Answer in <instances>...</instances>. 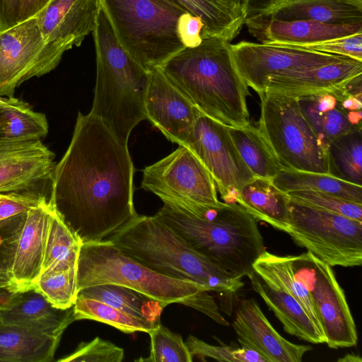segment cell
<instances>
[{"mask_svg":"<svg viewBox=\"0 0 362 362\" xmlns=\"http://www.w3.org/2000/svg\"><path fill=\"white\" fill-rule=\"evenodd\" d=\"M339 362H361V358L355 354H348L337 360Z\"/></svg>","mask_w":362,"mask_h":362,"instance_id":"f907efd6","label":"cell"},{"mask_svg":"<svg viewBox=\"0 0 362 362\" xmlns=\"http://www.w3.org/2000/svg\"><path fill=\"white\" fill-rule=\"evenodd\" d=\"M74 317L75 320H92L103 322L126 334L148 333L160 323L136 317L99 300L81 296H78L74 305Z\"/></svg>","mask_w":362,"mask_h":362,"instance_id":"836d02e7","label":"cell"},{"mask_svg":"<svg viewBox=\"0 0 362 362\" xmlns=\"http://www.w3.org/2000/svg\"><path fill=\"white\" fill-rule=\"evenodd\" d=\"M286 194L293 200L362 221V204L311 190H295Z\"/></svg>","mask_w":362,"mask_h":362,"instance_id":"ab89813d","label":"cell"},{"mask_svg":"<svg viewBox=\"0 0 362 362\" xmlns=\"http://www.w3.org/2000/svg\"><path fill=\"white\" fill-rule=\"evenodd\" d=\"M209 292L206 290H202L186 298L180 304L204 313L221 325L228 326L229 322L223 317L214 297L209 294Z\"/></svg>","mask_w":362,"mask_h":362,"instance_id":"f6af8a7d","label":"cell"},{"mask_svg":"<svg viewBox=\"0 0 362 362\" xmlns=\"http://www.w3.org/2000/svg\"><path fill=\"white\" fill-rule=\"evenodd\" d=\"M51 0H19L18 24L37 16Z\"/></svg>","mask_w":362,"mask_h":362,"instance_id":"c3c4849f","label":"cell"},{"mask_svg":"<svg viewBox=\"0 0 362 362\" xmlns=\"http://www.w3.org/2000/svg\"><path fill=\"white\" fill-rule=\"evenodd\" d=\"M127 53L146 71L160 67L185 46L177 33L187 12L170 0H99Z\"/></svg>","mask_w":362,"mask_h":362,"instance_id":"8992f818","label":"cell"},{"mask_svg":"<svg viewBox=\"0 0 362 362\" xmlns=\"http://www.w3.org/2000/svg\"><path fill=\"white\" fill-rule=\"evenodd\" d=\"M247 277L252 289L274 313L286 332L312 344L325 343V334L292 296L265 283L254 271Z\"/></svg>","mask_w":362,"mask_h":362,"instance_id":"d4e9b609","label":"cell"},{"mask_svg":"<svg viewBox=\"0 0 362 362\" xmlns=\"http://www.w3.org/2000/svg\"><path fill=\"white\" fill-rule=\"evenodd\" d=\"M232 325L240 346L255 351L266 362H301L312 350L310 346L296 344L283 337L253 298L240 301Z\"/></svg>","mask_w":362,"mask_h":362,"instance_id":"ac0fdd59","label":"cell"},{"mask_svg":"<svg viewBox=\"0 0 362 362\" xmlns=\"http://www.w3.org/2000/svg\"><path fill=\"white\" fill-rule=\"evenodd\" d=\"M45 114L13 97L0 98V139L41 140L48 133Z\"/></svg>","mask_w":362,"mask_h":362,"instance_id":"f546056e","label":"cell"},{"mask_svg":"<svg viewBox=\"0 0 362 362\" xmlns=\"http://www.w3.org/2000/svg\"><path fill=\"white\" fill-rule=\"evenodd\" d=\"M328 174L362 186V129L342 134L327 146Z\"/></svg>","mask_w":362,"mask_h":362,"instance_id":"d6a6232c","label":"cell"},{"mask_svg":"<svg viewBox=\"0 0 362 362\" xmlns=\"http://www.w3.org/2000/svg\"><path fill=\"white\" fill-rule=\"evenodd\" d=\"M235 203L256 220L267 223L284 233L290 226L289 197L272 179L254 177L238 192Z\"/></svg>","mask_w":362,"mask_h":362,"instance_id":"484cf974","label":"cell"},{"mask_svg":"<svg viewBox=\"0 0 362 362\" xmlns=\"http://www.w3.org/2000/svg\"><path fill=\"white\" fill-rule=\"evenodd\" d=\"M272 180L274 185L285 193L295 190H311L331 194L362 204V186L341 180L329 174L284 170Z\"/></svg>","mask_w":362,"mask_h":362,"instance_id":"1f68e13d","label":"cell"},{"mask_svg":"<svg viewBox=\"0 0 362 362\" xmlns=\"http://www.w3.org/2000/svg\"><path fill=\"white\" fill-rule=\"evenodd\" d=\"M96 82L90 114L99 117L124 145L146 119L147 71L123 48L102 7L93 30Z\"/></svg>","mask_w":362,"mask_h":362,"instance_id":"277c9868","label":"cell"},{"mask_svg":"<svg viewBox=\"0 0 362 362\" xmlns=\"http://www.w3.org/2000/svg\"><path fill=\"white\" fill-rule=\"evenodd\" d=\"M286 233L299 246L331 267L362 264V221L289 197Z\"/></svg>","mask_w":362,"mask_h":362,"instance_id":"9c48e42d","label":"cell"},{"mask_svg":"<svg viewBox=\"0 0 362 362\" xmlns=\"http://www.w3.org/2000/svg\"><path fill=\"white\" fill-rule=\"evenodd\" d=\"M53 209V208H52ZM83 243L53 209L42 272L56 264L77 266Z\"/></svg>","mask_w":362,"mask_h":362,"instance_id":"d590c367","label":"cell"},{"mask_svg":"<svg viewBox=\"0 0 362 362\" xmlns=\"http://www.w3.org/2000/svg\"><path fill=\"white\" fill-rule=\"evenodd\" d=\"M98 0H51L36 16L45 40L66 52L93 32Z\"/></svg>","mask_w":362,"mask_h":362,"instance_id":"44dd1931","label":"cell"},{"mask_svg":"<svg viewBox=\"0 0 362 362\" xmlns=\"http://www.w3.org/2000/svg\"><path fill=\"white\" fill-rule=\"evenodd\" d=\"M230 51L238 74L247 87L257 94L264 90L267 80L274 76L351 59L279 45L247 41L230 44Z\"/></svg>","mask_w":362,"mask_h":362,"instance_id":"5bb4252c","label":"cell"},{"mask_svg":"<svg viewBox=\"0 0 362 362\" xmlns=\"http://www.w3.org/2000/svg\"><path fill=\"white\" fill-rule=\"evenodd\" d=\"M45 199L43 194L35 192L6 193L0 199V221L25 214Z\"/></svg>","mask_w":362,"mask_h":362,"instance_id":"7bdbcfd3","label":"cell"},{"mask_svg":"<svg viewBox=\"0 0 362 362\" xmlns=\"http://www.w3.org/2000/svg\"><path fill=\"white\" fill-rule=\"evenodd\" d=\"M204 23L202 19L188 12L183 13L177 23L178 36L185 47H195L202 42V30Z\"/></svg>","mask_w":362,"mask_h":362,"instance_id":"ee69618b","label":"cell"},{"mask_svg":"<svg viewBox=\"0 0 362 362\" xmlns=\"http://www.w3.org/2000/svg\"><path fill=\"white\" fill-rule=\"evenodd\" d=\"M287 256L295 276L310 293L327 346L332 349L356 346V327L332 267L308 251Z\"/></svg>","mask_w":362,"mask_h":362,"instance_id":"30bf717a","label":"cell"},{"mask_svg":"<svg viewBox=\"0 0 362 362\" xmlns=\"http://www.w3.org/2000/svg\"><path fill=\"white\" fill-rule=\"evenodd\" d=\"M19 0H0V30L18 24Z\"/></svg>","mask_w":362,"mask_h":362,"instance_id":"7dc6e473","label":"cell"},{"mask_svg":"<svg viewBox=\"0 0 362 362\" xmlns=\"http://www.w3.org/2000/svg\"><path fill=\"white\" fill-rule=\"evenodd\" d=\"M124 349L112 342L96 337L90 341L81 342L71 354L59 362H121Z\"/></svg>","mask_w":362,"mask_h":362,"instance_id":"60d3db41","label":"cell"},{"mask_svg":"<svg viewBox=\"0 0 362 362\" xmlns=\"http://www.w3.org/2000/svg\"><path fill=\"white\" fill-rule=\"evenodd\" d=\"M12 259L13 255L8 247L6 240L0 232V287L11 291L10 268Z\"/></svg>","mask_w":362,"mask_h":362,"instance_id":"bcb514c9","label":"cell"},{"mask_svg":"<svg viewBox=\"0 0 362 362\" xmlns=\"http://www.w3.org/2000/svg\"><path fill=\"white\" fill-rule=\"evenodd\" d=\"M204 23L202 39L215 37L231 42L244 25L243 7L228 0H173Z\"/></svg>","mask_w":362,"mask_h":362,"instance_id":"83f0119b","label":"cell"},{"mask_svg":"<svg viewBox=\"0 0 362 362\" xmlns=\"http://www.w3.org/2000/svg\"><path fill=\"white\" fill-rule=\"evenodd\" d=\"M230 1V2H232L233 4L238 6H243V4L244 2V0H228Z\"/></svg>","mask_w":362,"mask_h":362,"instance_id":"816d5d0a","label":"cell"},{"mask_svg":"<svg viewBox=\"0 0 362 362\" xmlns=\"http://www.w3.org/2000/svg\"><path fill=\"white\" fill-rule=\"evenodd\" d=\"M52 211L45 199L25 214L10 268L14 293L34 288L42 272Z\"/></svg>","mask_w":362,"mask_h":362,"instance_id":"d6986e66","label":"cell"},{"mask_svg":"<svg viewBox=\"0 0 362 362\" xmlns=\"http://www.w3.org/2000/svg\"><path fill=\"white\" fill-rule=\"evenodd\" d=\"M134 173L127 145L99 117L78 112L49 203L83 243L105 240L138 215Z\"/></svg>","mask_w":362,"mask_h":362,"instance_id":"6da1fadb","label":"cell"},{"mask_svg":"<svg viewBox=\"0 0 362 362\" xmlns=\"http://www.w3.org/2000/svg\"><path fill=\"white\" fill-rule=\"evenodd\" d=\"M145 110L146 119L179 146H186L201 113L160 67L147 71Z\"/></svg>","mask_w":362,"mask_h":362,"instance_id":"2e32d148","label":"cell"},{"mask_svg":"<svg viewBox=\"0 0 362 362\" xmlns=\"http://www.w3.org/2000/svg\"><path fill=\"white\" fill-rule=\"evenodd\" d=\"M288 47L336 54L362 62V33Z\"/></svg>","mask_w":362,"mask_h":362,"instance_id":"b9f144b4","label":"cell"},{"mask_svg":"<svg viewBox=\"0 0 362 362\" xmlns=\"http://www.w3.org/2000/svg\"><path fill=\"white\" fill-rule=\"evenodd\" d=\"M169 81L203 114L228 127L250 124L248 87L238 74L230 43L208 37L185 47L160 67Z\"/></svg>","mask_w":362,"mask_h":362,"instance_id":"3957f363","label":"cell"},{"mask_svg":"<svg viewBox=\"0 0 362 362\" xmlns=\"http://www.w3.org/2000/svg\"><path fill=\"white\" fill-rule=\"evenodd\" d=\"M141 187L163 202L183 206L220 202L212 176L197 156L182 145L144 169Z\"/></svg>","mask_w":362,"mask_h":362,"instance_id":"7c38bea8","label":"cell"},{"mask_svg":"<svg viewBox=\"0 0 362 362\" xmlns=\"http://www.w3.org/2000/svg\"><path fill=\"white\" fill-rule=\"evenodd\" d=\"M66 51L47 42L37 17L0 32V98L13 97L25 81L54 70Z\"/></svg>","mask_w":362,"mask_h":362,"instance_id":"8fae6325","label":"cell"},{"mask_svg":"<svg viewBox=\"0 0 362 362\" xmlns=\"http://www.w3.org/2000/svg\"><path fill=\"white\" fill-rule=\"evenodd\" d=\"M14 293L9 288L0 287V308L8 303Z\"/></svg>","mask_w":362,"mask_h":362,"instance_id":"681fc988","label":"cell"},{"mask_svg":"<svg viewBox=\"0 0 362 362\" xmlns=\"http://www.w3.org/2000/svg\"><path fill=\"white\" fill-rule=\"evenodd\" d=\"M54 160L41 140L0 139V193L40 192V185L51 182Z\"/></svg>","mask_w":362,"mask_h":362,"instance_id":"e0dca14e","label":"cell"},{"mask_svg":"<svg viewBox=\"0 0 362 362\" xmlns=\"http://www.w3.org/2000/svg\"><path fill=\"white\" fill-rule=\"evenodd\" d=\"M242 7L245 20L265 18L336 24L362 23V8L350 0H244Z\"/></svg>","mask_w":362,"mask_h":362,"instance_id":"ffe728a7","label":"cell"},{"mask_svg":"<svg viewBox=\"0 0 362 362\" xmlns=\"http://www.w3.org/2000/svg\"><path fill=\"white\" fill-rule=\"evenodd\" d=\"M107 240L149 269L175 279L192 281L209 291L224 294L244 283L194 250L155 215H137Z\"/></svg>","mask_w":362,"mask_h":362,"instance_id":"5b68a950","label":"cell"},{"mask_svg":"<svg viewBox=\"0 0 362 362\" xmlns=\"http://www.w3.org/2000/svg\"><path fill=\"white\" fill-rule=\"evenodd\" d=\"M147 334L151 339V351L146 358L136 361L192 362L193 356L179 334L160 323Z\"/></svg>","mask_w":362,"mask_h":362,"instance_id":"74e56055","label":"cell"},{"mask_svg":"<svg viewBox=\"0 0 362 362\" xmlns=\"http://www.w3.org/2000/svg\"><path fill=\"white\" fill-rule=\"evenodd\" d=\"M61 337L0 322V362H49Z\"/></svg>","mask_w":362,"mask_h":362,"instance_id":"4316f807","label":"cell"},{"mask_svg":"<svg viewBox=\"0 0 362 362\" xmlns=\"http://www.w3.org/2000/svg\"><path fill=\"white\" fill-rule=\"evenodd\" d=\"M253 271L267 284L292 296L324 334L317 310L306 287L295 276L288 256L265 250L254 262Z\"/></svg>","mask_w":362,"mask_h":362,"instance_id":"f1b7e54d","label":"cell"},{"mask_svg":"<svg viewBox=\"0 0 362 362\" xmlns=\"http://www.w3.org/2000/svg\"><path fill=\"white\" fill-rule=\"evenodd\" d=\"M78 296L99 300L136 317L154 322L146 309V299L148 298L132 288L115 284H100L80 290Z\"/></svg>","mask_w":362,"mask_h":362,"instance_id":"8d00e7d4","label":"cell"},{"mask_svg":"<svg viewBox=\"0 0 362 362\" xmlns=\"http://www.w3.org/2000/svg\"><path fill=\"white\" fill-rule=\"evenodd\" d=\"M34 288L54 308L67 309L77 299V266L59 264L42 272Z\"/></svg>","mask_w":362,"mask_h":362,"instance_id":"e575fe53","label":"cell"},{"mask_svg":"<svg viewBox=\"0 0 362 362\" xmlns=\"http://www.w3.org/2000/svg\"><path fill=\"white\" fill-rule=\"evenodd\" d=\"M185 146L209 172L226 203H235L239 190L255 177L236 149L228 127L202 112Z\"/></svg>","mask_w":362,"mask_h":362,"instance_id":"4fadbf2b","label":"cell"},{"mask_svg":"<svg viewBox=\"0 0 362 362\" xmlns=\"http://www.w3.org/2000/svg\"><path fill=\"white\" fill-rule=\"evenodd\" d=\"M352 3L358 7L362 8V0H350Z\"/></svg>","mask_w":362,"mask_h":362,"instance_id":"f5cc1de1","label":"cell"},{"mask_svg":"<svg viewBox=\"0 0 362 362\" xmlns=\"http://www.w3.org/2000/svg\"><path fill=\"white\" fill-rule=\"evenodd\" d=\"M360 74H362V62L348 59L274 76L267 80L264 90L279 92L297 98L335 88Z\"/></svg>","mask_w":362,"mask_h":362,"instance_id":"cb8c5ba5","label":"cell"},{"mask_svg":"<svg viewBox=\"0 0 362 362\" xmlns=\"http://www.w3.org/2000/svg\"><path fill=\"white\" fill-rule=\"evenodd\" d=\"M250 34L260 43L286 47L305 45L362 33V23L336 24L313 20H245Z\"/></svg>","mask_w":362,"mask_h":362,"instance_id":"7402d4cb","label":"cell"},{"mask_svg":"<svg viewBox=\"0 0 362 362\" xmlns=\"http://www.w3.org/2000/svg\"><path fill=\"white\" fill-rule=\"evenodd\" d=\"M6 194H1L0 193V199L3 198L4 197H5Z\"/></svg>","mask_w":362,"mask_h":362,"instance_id":"db71d44e","label":"cell"},{"mask_svg":"<svg viewBox=\"0 0 362 362\" xmlns=\"http://www.w3.org/2000/svg\"><path fill=\"white\" fill-rule=\"evenodd\" d=\"M115 284L136 291L163 307L181 303L206 288L159 274L122 252L109 240L83 243L77 262V286Z\"/></svg>","mask_w":362,"mask_h":362,"instance_id":"52a82bcc","label":"cell"},{"mask_svg":"<svg viewBox=\"0 0 362 362\" xmlns=\"http://www.w3.org/2000/svg\"><path fill=\"white\" fill-rule=\"evenodd\" d=\"M258 95V129L284 170L328 174L327 149L304 117L297 98L272 90Z\"/></svg>","mask_w":362,"mask_h":362,"instance_id":"ba28073f","label":"cell"},{"mask_svg":"<svg viewBox=\"0 0 362 362\" xmlns=\"http://www.w3.org/2000/svg\"><path fill=\"white\" fill-rule=\"evenodd\" d=\"M74 321V305L64 310L54 308L35 288L15 293L0 308L2 324L57 337Z\"/></svg>","mask_w":362,"mask_h":362,"instance_id":"603a6c76","label":"cell"},{"mask_svg":"<svg viewBox=\"0 0 362 362\" xmlns=\"http://www.w3.org/2000/svg\"><path fill=\"white\" fill-rule=\"evenodd\" d=\"M155 214L194 250L235 277L247 276L266 250L256 219L235 203L183 206L163 201Z\"/></svg>","mask_w":362,"mask_h":362,"instance_id":"7a4b0ae2","label":"cell"},{"mask_svg":"<svg viewBox=\"0 0 362 362\" xmlns=\"http://www.w3.org/2000/svg\"><path fill=\"white\" fill-rule=\"evenodd\" d=\"M228 129L241 158L255 177L272 179L284 170L258 127L250 124Z\"/></svg>","mask_w":362,"mask_h":362,"instance_id":"4dcf8cb0","label":"cell"},{"mask_svg":"<svg viewBox=\"0 0 362 362\" xmlns=\"http://www.w3.org/2000/svg\"><path fill=\"white\" fill-rule=\"evenodd\" d=\"M192 356L205 361L206 358L218 361L266 362L255 351L245 346L232 345H211L193 335H189L185 341Z\"/></svg>","mask_w":362,"mask_h":362,"instance_id":"f35d334b","label":"cell"},{"mask_svg":"<svg viewBox=\"0 0 362 362\" xmlns=\"http://www.w3.org/2000/svg\"><path fill=\"white\" fill-rule=\"evenodd\" d=\"M170 1H173V0H170ZM173 2H174V1H173Z\"/></svg>","mask_w":362,"mask_h":362,"instance_id":"11a10c76","label":"cell"},{"mask_svg":"<svg viewBox=\"0 0 362 362\" xmlns=\"http://www.w3.org/2000/svg\"><path fill=\"white\" fill-rule=\"evenodd\" d=\"M300 110L322 144L361 129L362 74L346 83L297 97Z\"/></svg>","mask_w":362,"mask_h":362,"instance_id":"9a60e30c","label":"cell"}]
</instances>
